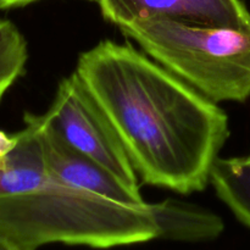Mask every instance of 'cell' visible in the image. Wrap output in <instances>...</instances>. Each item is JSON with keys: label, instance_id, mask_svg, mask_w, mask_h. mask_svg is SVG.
I'll use <instances>...</instances> for the list:
<instances>
[{"label": "cell", "instance_id": "6da1fadb", "mask_svg": "<svg viewBox=\"0 0 250 250\" xmlns=\"http://www.w3.org/2000/svg\"><path fill=\"white\" fill-rule=\"evenodd\" d=\"M76 73L116 131L146 185L202 192L229 136L226 112L131 43L105 39Z\"/></svg>", "mask_w": 250, "mask_h": 250}, {"label": "cell", "instance_id": "7a4b0ae2", "mask_svg": "<svg viewBox=\"0 0 250 250\" xmlns=\"http://www.w3.org/2000/svg\"><path fill=\"white\" fill-rule=\"evenodd\" d=\"M0 234L24 250L50 243L105 249L158 238L149 203L120 204L59 180L46 164L41 127L16 188L0 198Z\"/></svg>", "mask_w": 250, "mask_h": 250}, {"label": "cell", "instance_id": "3957f363", "mask_svg": "<svg viewBox=\"0 0 250 250\" xmlns=\"http://www.w3.org/2000/svg\"><path fill=\"white\" fill-rule=\"evenodd\" d=\"M120 29L212 102L250 98V29L165 19L142 20Z\"/></svg>", "mask_w": 250, "mask_h": 250}, {"label": "cell", "instance_id": "277c9868", "mask_svg": "<svg viewBox=\"0 0 250 250\" xmlns=\"http://www.w3.org/2000/svg\"><path fill=\"white\" fill-rule=\"evenodd\" d=\"M44 116L71 146L99 161L129 187L139 189L137 172L116 131L77 73L60 81Z\"/></svg>", "mask_w": 250, "mask_h": 250}, {"label": "cell", "instance_id": "5b68a950", "mask_svg": "<svg viewBox=\"0 0 250 250\" xmlns=\"http://www.w3.org/2000/svg\"><path fill=\"white\" fill-rule=\"evenodd\" d=\"M105 20L119 28L142 20L165 19L208 26L250 29L242 0H95Z\"/></svg>", "mask_w": 250, "mask_h": 250}, {"label": "cell", "instance_id": "8992f818", "mask_svg": "<svg viewBox=\"0 0 250 250\" xmlns=\"http://www.w3.org/2000/svg\"><path fill=\"white\" fill-rule=\"evenodd\" d=\"M44 156L51 172L71 187L106 198L129 207H143L146 203L139 189L129 187L99 161L71 146L46 121L38 115Z\"/></svg>", "mask_w": 250, "mask_h": 250}, {"label": "cell", "instance_id": "52a82bcc", "mask_svg": "<svg viewBox=\"0 0 250 250\" xmlns=\"http://www.w3.org/2000/svg\"><path fill=\"white\" fill-rule=\"evenodd\" d=\"M158 238L203 242L217 238L225 229L219 215L198 205L177 199L149 204Z\"/></svg>", "mask_w": 250, "mask_h": 250}, {"label": "cell", "instance_id": "ba28073f", "mask_svg": "<svg viewBox=\"0 0 250 250\" xmlns=\"http://www.w3.org/2000/svg\"><path fill=\"white\" fill-rule=\"evenodd\" d=\"M216 194L250 229V158H217L210 176Z\"/></svg>", "mask_w": 250, "mask_h": 250}, {"label": "cell", "instance_id": "9c48e42d", "mask_svg": "<svg viewBox=\"0 0 250 250\" xmlns=\"http://www.w3.org/2000/svg\"><path fill=\"white\" fill-rule=\"evenodd\" d=\"M28 46L16 24L0 19V103L26 70Z\"/></svg>", "mask_w": 250, "mask_h": 250}, {"label": "cell", "instance_id": "30bf717a", "mask_svg": "<svg viewBox=\"0 0 250 250\" xmlns=\"http://www.w3.org/2000/svg\"><path fill=\"white\" fill-rule=\"evenodd\" d=\"M17 141H19L17 132L10 134L0 129V161L5 160L10 155V153L16 148Z\"/></svg>", "mask_w": 250, "mask_h": 250}, {"label": "cell", "instance_id": "8fae6325", "mask_svg": "<svg viewBox=\"0 0 250 250\" xmlns=\"http://www.w3.org/2000/svg\"><path fill=\"white\" fill-rule=\"evenodd\" d=\"M34 1H38V0H0V9L7 10L15 9V7H22Z\"/></svg>", "mask_w": 250, "mask_h": 250}, {"label": "cell", "instance_id": "7c38bea8", "mask_svg": "<svg viewBox=\"0 0 250 250\" xmlns=\"http://www.w3.org/2000/svg\"><path fill=\"white\" fill-rule=\"evenodd\" d=\"M0 250H24L16 243L11 241V239L6 238L5 236L0 234Z\"/></svg>", "mask_w": 250, "mask_h": 250}, {"label": "cell", "instance_id": "4fadbf2b", "mask_svg": "<svg viewBox=\"0 0 250 250\" xmlns=\"http://www.w3.org/2000/svg\"><path fill=\"white\" fill-rule=\"evenodd\" d=\"M89 1H95V0H89Z\"/></svg>", "mask_w": 250, "mask_h": 250}, {"label": "cell", "instance_id": "5bb4252c", "mask_svg": "<svg viewBox=\"0 0 250 250\" xmlns=\"http://www.w3.org/2000/svg\"><path fill=\"white\" fill-rule=\"evenodd\" d=\"M248 156H249V158H250V154H249V155H248Z\"/></svg>", "mask_w": 250, "mask_h": 250}]
</instances>
